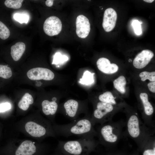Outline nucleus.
I'll return each instance as SVG.
<instances>
[{
  "label": "nucleus",
  "mask_w": 155,
  "mask_h": 155,
  "mask_svg": "<svg viewBox=\"0 0 155 155\" xmlns=\"http://www.w3.org/2000/svg\"><path fill=\"white\" fill-rule=\"evenodd\" d=\"M124 133L140 147H143L152 136L154 130L146 126L137 113L128 114L125 121Z\"/></svg>",
  "instance_id": "f257e3e1"
},
{
  "label": "nucleus",
  "mask_w": 155,
  "mask_h": 155,
  "mask_svg": "<svg viewBox=\"0 0 155 155\" xmlns=\"http://www.w3.org/2000/svg\"><path fill=\"white\" fill-rule=\"evenodd\" d=\"M54 128L58 135L66 137L72 135L97 136V132L89 115L78 119L68 124L57 125Z\"/></svg>",
  "instance_id": "f03ea898"
},
{
  "label": "nucleus",
  "mask_w": 155,
  "mask_h": 155,
  "mask_svg": "<svg viewBox=\"0 0 155 155\" xmlns=\"http://www.w3.org/2000/svg\"><path fill=\"white\" fill-rule=\"evenodd\" d=\"M125 121L120 120L116 122L111 121L98 125L96 129L98 143L105 146L117 144L124 134Z\"/></svg>",
  "instance_id": "7ed1b4c3"
},
{
  "label": "nucleus",
  "mask_w": 155,
  "mask_h": 155,
  "mask_svg": "<svg viewBox=\"0 0 155 155\" xmlns=\"http://www.w3.org/2000/svg\"><path fill=\"white\" fill-rule=\"evenodd\" d=\"M98 143L94 137L86 136L75 140L59 141L58 148L64 155H88Z\"/></svg>",
  "instance_id": "20e7f679"
},
{
  "label": "nucleus",
  "mask_w": 155,
  "mask_h": 155,
  "mask_svg": "<svg viewBox=\"0 0 155 155\" xmlns=\"http://www.w3.org/2000/svg\"><path fill=\"white\" fill-rule=\"evenodd\" d=\"M115 106L100 101L97 102L95 108L91 117L93 126L97 124H102L112 121L115 109Z\"/></svg>",
  "instance_id": "39448f33"
},
{
  "label": "nucleus",
  "mask_w": 155,
  "mask_h": 155,
  "mask_svg": "<svg viewBox=\"0 0 155 155\" xmlns=\"http://www.w3.org/2000/svg\"><path fill=\"white\" fill-rule=\"evenodd\" d=\"M43 28L45 33L49 36H53L58 35L62 30L61 22L56 16H50L45 21Z\"/></svg>",
  "instance_id": "423d86ee"
},
{
  "label": "nucleus",
  "mask_w": 155,
  "mask_h": 155,
  "mask_svg": "<svg viewBox=\"0 0 155 155\" xmlns=\"http://www.w3.org/2000/svg\"><path fill=\"white\" fill-rule=\"evenodd\" d=\"M28 78L32 80H52L54 77V74L50 70L42 67L32 68L27 72Z\"/></svg>",
  "instance_id": "0eeeda50"
},
{
  "label": "nucleus",
  "mask_w": 155,
  "mask_h": 155,
  "mask_svg": "<svg viewBox=\"0 0 155 155\" xmlns=\"http://www.w3.org/2000/svg\"><path fill=\"white\" fill-rule=\"evenodd\" d=\"M79 102L73 99H69L63 105L64 114L69 119L74 121L77 119L79 114Z\"/></svg>",
  "instance_id": "6e6552de"
},
{
  "label": "nucleus",
  "mask_w": 155,
  "mask_h": 155,
  "mask_svg": "<svg viewBox=\"0 0 155 155\" xmlns=\"http://www.w3.org/2000/svg\"><path fill=\"white\" fill-rule=\"evenodd\" d=\"M77 35L79 38H84L88 35L90 30V24L88 19L82 15H79L76 21Z\"/></svg>",
  "instance_id": "1a4fd4ad"
},
{
  "label": "nucleus",
  "mask_w": 155,
  "mask_h": 155,
  "mask_svg": "<svg viewBox=\"0 0 155 155\" xmlns=\"http://www.w3.org/2000/svg\"><path fill=\"white\" fill-rule=\"evenodd\" d=\"M117 18L116 11L112 8L106 9L104 13L102 27L107 32L111 31L115 28Z\"/></svg>",
  "instance_id": "9d476101"
},
{
  "label": "nucleus",
  "mask_w": 155,
  "mask_h": 155,
  "mask_svg": "<svg viewBox=\"0 0 155 155\" xmlns=\"http://www.w3.org/2000/svg\"><path fill=\"white\" fill-rule=\"evenodd\" d=\"M154 56V53L151 51L143 50L135 58L133 62V65L137 69L143 68L149 63Z\"/></svg>",
  "instance_id": "9b49d317"
},
{
  "label": "nucleus",
  "mask_w": 155,
  "mask_h": 155,
  "mask_svg": "<svg viewBox=\"0 0 155 155\" xmlns=\"http://www.w3.org/2000/svg\"><path fill=\"white\" fill-rule=\"evenodd\" d=\"M25 128L26 132L34 137H42L48 133V128L33 121L27 122Z\"/></svg>",
  "instance_id": "f8f14e48"
},
{
  "label": "nucleus",
  "mask_w": 155,
  "mask_h": 155,
  "mask_svg": "<svg viewBox=\"0 0 155 155\" xmlns=\"http://www.w3.org/2000/svg\"><path fill=\"white\" fill-rule=\"evenodd\" d=\"M37 152L34 143L29 140H26L19 145L14 151L13 155H35Z\"/></svg>",
  "instance_id": "ddd939ff"
},
{
  "label": "nucleus",
  "mask_w": 155,
  "mask_h": 155,
  "mask_svg": "<svg viewBox=\"0 0 155 155\" xmlns=\"http://www.w3.org/2000/svg\"><path fill=\"white\" fill-rule=\"evenodd\" d=\"M98 68L99 70L105 74H112L117 72L119 69L118 65L115 63H111L107 59L102 57L98 59L96 62Z\"/></svg>",
  "instance_id": "4468645a"
},
{
  "label": "nucleus",
  "mask_w": 155,
  "mask_h": 155,
  "mask_svg": "<svg viewBox=\"0 0 155 155\" xmlns=\"http://www.w3.org/2000/svg\"><path fill=\"white\" fill-rule=\"evenodd\" d=\"M42 111L47 116H53L56 113L58 108L57 102L44 100L41 104Z\"/></svg>",
  "instance_id": "2eb2a0df"
},
{
  "label": "nucleus",
  "mask_w": 155,
  "mask_h": 155,
  "mask_svg": "<svg viewBox=\"0 0 155 155\" xmlns=\"http://www.w3.org/2000/svg\"><path fill=\"white\" fill-rule=\"evenodd\" d=\"M26 45L22 42H18L12 45L11 48V55L13 59L15 61H18L24 53Z\"/></svg>",
  "instance_id": "dca6fc26"
},
{
  "label": "nucleus",
  "mask_w": 155,
  "mask_h": 155,
  "mask_svg": "<svg viewBox=\"0 0 155 155\" xmlns=\"http://www.w3.org/2000/svg\"><path fill=\"white\" fill-rule=\"evenodd\" d=\"M34 100L32 96L29 93H26L19 101L18 106L21 109L26 111L30 105L33 103Z\"/></svg>",
  "instance_id": "f3484780"
},
{
  "label": "nucleus",
  "mask_w": 155,
  "mask_h": 155,
  "mask_svg": "<svg viewBox=\"0 0 155 155\" xmlns=\"http://www.w3.org/2000/svg\"><path fill=\"white\" fill-rule=\"evenodd\" d=\"M127 82L125 78L123 75H121L113 82L114 87L119 92L122 94L126 92L125 86Z\"/></svg>",
  "instance_id": "a211bd4d"
},
{
  "label": "nucleus",
  "mask_w": 155,
  "mask_h": 155,
  "mask_svg": "<svg viewBox=\"0 0 155 155\" xmlns=\"http://www.w3.org/2000/svg\"><path fill=\"white\" fill-rule=\"evenodd\" d=\"M115 97L112 93L109 91H106L100 95L98 99L99 101L104 102L111 104L116 105L117 104Z\"/></svg>",
  "instance_id": "6ab92c4d"
},
{
  "label": "nucleus",
  "mask_w": 155,
  "mask_h": 155,
  "mask_svg": "<svg viewBox=\"0 0 155 155\" xmlns=\"http://www.w3.org/2000/svg\"><path fill=\"white\" fill-rule=\"evenodd\" d=\"M94 82L93 74L88 71L84 73L82 78L80 79L79 81L80 83L86 85L91 84Z\"/></svg>",
  "instance_id": "aec40b11"
},
{
  "label": "nucleus",
  "mask_w": 155,
  "mask_h": 155,
  "mask_svg": "<svg viewBox=\"0 0 155 155\" xmlns=\"http://www.w3.org/2000/svg\"><path fill=\"white\" fill-rule=\"evenodd\" d=\"M12 75L10 67L6 65H0V77L7 79L10 78Z\"/></svg>",
  "instance_id": "412c9836"
},
{
  "label": "nucleus",
  "mask_w": 155,
  "mask_h": 155,
  "mask_svg": "<svg viewBox=\"0 0 155 155\" xmlns=\"http://www.w3.org/2000/svg\"><path fill=\"white\" fill-rule=\"evenodd\" d=\"M9 29L0 20V38L2 40L7 39L10 35Z\"/></svg>",
  "instance_id": "4be33fe9"
},
{
  "label": "nucleus",
  "mask_w": 155,
  "mask_h": 155,
  "mask_svg": "<svg viewBox=\"0 0 155 155\" xmlns=\"http://www.w3.org/2000/svg\"><path fill=\"white\" fill-rule=\"evenodd\" d=\"M23 0H6L4 2L5 5L7 8L17 9L22 6Z\"/></svg>",
  "instance_id": "5701e85b"
},
{
  "label": "nucleus",
  "mask_w": 155,
  "mask_h": 155,
  "mask_svg": "<svg viewBox=\"0 0 155 155\" xmlns=\"http://www.w3.org/2000/svg\"><path fill=\"white\" fill-rule=\"evenodd\" d=\"M139 76L141 78V80L143 82L147 80H149L150 82L155 81V71L151 72L144 71L140 73Z\"/></svg>",
  "instance_id": "b1692460"
},
{
  "label": "nucleus",
  "mask_w": 155,
  "mask_h": 155,
  "mask_svg": "<svg viewBox=\"0 0 155 155\" xmlns=\"http://www.w3.org/2000/svg\"><path fill=\"white\" fill-rule=\"evenodd\" d=\"M14 19L20 23H27L29 19L28 15L24 14L16 13L13 16Z\"/></svg>",
  "instance_id": "393cba45"
},
{
  "label": "nucleus",
  "mask_w": 155,
  "mask_h": 155,
  "mask_svg": "<svg viewBox=\"0 0 155 155\" xmlns=\"http://www.w3.org/2000/svg\"><path fill=\"white\" fill-rule=\"evenodd\" d=\"M68 59L65 55H62L60 53H57L55 55L53 63L57 64L59 63H63L67 61Z\"/></svg>",
  "instance_id": "a878e982"
},
{
  "label": "nucleus",
  "mask_w": 155,
  "mask_h": 155,
  "mask_svg": "<svg viewBox=\"0 0 155 155\" xmlns=\"http://www.w3.org/2000/svg\"><path fill=\"white\" fill-rule=\"evenodd\" d=\"M141 22L137 20H134L132 23L135 33L137 35H140L142 33Z\"/></svg>",
  "instance_id": "bb28decb"
},
{
  "label": "nucleus",
  "mask_w": 155,
  "mask_h": 155,
  "mask_svg": "<svg viewBox=\"0 0 155 155\" xmlns=\"http://www.w3.org/2000/svg\"><path fill=\"white\" fill-rule=\"evenodd\" d=\"M11 105L8 102H5L0 104V113L3 112L10 109Z\"/></svg>",
  "instance_id": "cd10ccee"
},
{
  "label": "nucleus",
  "mask_w": 155,
  "mask_h": 155,
  "mask_svg": "<svg viewBox=\"0 0 155 155\" xmlns=\"http://www.w3.org/2000/svg\"><path fill=\"white\" fill-rule=\"evenodd\" d=\"M143 155H155V146L152 148L145 149L143 152Z\"/></svg>",
  "instance_id": "c85d7f7f"
},
{
  "label": "nucleus",
  "mask_w": 155,
  "mask_h": 155,
  "mask_svg": "<svg viewBox=\"0 0 155 155\" xmlns=\"http://www.w3.org/2000/svg\"><path fill=\"white\" fill-rule=\"evenodd\" d=\"M149 90L152 93H155V82H149L147 84Z\"/></svg>",
  "instance_id": "c756f323"
},
{
  "label": "nucleus",
  "mask_w": 155,
  "mask_h": 155,
  "mask_svg": "<svg viewBox=\"0 0 155 155\" xmlns=\"http://www.w3.org/2000/svg\"><path fill=\"white\" fill-rule=\"evenodd\" d=\"M53 0H47L45 1V4L47 6L50 7L53 5Z\"/></svg>",
  "instance_id": "7c9ffc66"
},
{
  "label": "nucleus",
  "mask_w": 155,
  "mask_h": 155,
  "mask_svg": "<svg viewBox=\"0 0 155 155\" xmlns=\"http://www.w3.org/2000/svg\"><path fill=\"white\" fill-rule=\"evenodd\" d=\"M144 1L147 3H151L154 1V0H144Z\"/></svg>",
  "instance_id": "2f4dec72"
},
{
  "label": "nucleus",
  "mask_w": 155,
  "mask_h": 155,
  "mask_svg": "<svg viewBox=\"0 0 155 155\" xmlns=\"http://www.w3.org/2000/svg\"><path fill=\"white\" fill-rule=\"evenodd\" d=\"M52 101L56 102L57 100V98L55 97H54L52 98Z\"/></svg>",
  "instance_id": "473e14b6"
},
{
  "label": "nucleus",
  "mask_w": 155,
  "mask_h": 155,
  "mask_svg": "<svg viewBox=\"0 0 155 155\" xmlns=\"http://www.w3.org/2000/svg\"><path fill=\"white\" fill-rule=\"evenodd\" d=\"M132 61V60H131V59H129V62H131Z\"/></svg>",
  "instance_id": "72a5a7b5"
},
{
  "label": "nucleus",
  "mask_w": 155,
  "mask_h": 155,
  "mask_svg": "<svg viewBox=\"0 0 155 155\" xmlns=\"http://www.w3.org/2000/svg\"><path fill=\"white\" fill-rule=\"evenodd\" d=\"M58 155H63V154H62L61 153H60Z\"/></svg>",
  "instance_id": "f704fd0d"
}]
</instances>
